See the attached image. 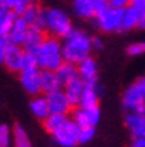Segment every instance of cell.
<instances>
[{
    "mask_svg": "<svg viewBox=\"0 0 145 147\" xmlns=\"http://www.w3.org/2000/svg\"><path fill=\"white\" fill-rule=\"evenodd\" d=\"M130 5H136V6H145V0H132Z\"/></svg>",
    "mask_w": 145,
    "mask_h": 147,
    "instance_id": "d6a6232c",
    "label": "cell"
},
{
    "mask_svg": "<svg viewBox=\"0 0 145 147\" xmlns=\"http://www.w3.org/2000/svg\"><path fill=\"white\" fill-rule=\"evenodd\" d=\"M47 102H49V109H50V113L53 115H67L70 111H73V104L68 100L67 94L64 92V88L55 91L52 94H47Z\"/></svg>",
    "mask_w": 145,
    "mask_h": 147,
    "instance_id": "8fae6325",
    "label": "cell"
},
{
    "mask_svg": "<svg viewBox=\"0 0 145 147\" xmlns=\"http://www.w3.org/2000/svg\"><path fill=\"white\" fill-rule=\"evenodd\" d=\"M139 82H141V85H142V88H144V92H145V76H142V77H139L138 79Z\"/></svg>",
    "mask_w": 145,
    "mask_h": 147,
    "instance_id": "836d02e7",
    "label": "cell"
},
{
    "mask_svg": "<svg viewBox=\"0 0 145 147\" xmlns=\"http://www.w3.org/2000/svg\"><path fill=\"white\" fill-rule=\"evenodd\" d=\"M46 36H47V33L45 31V28L39 27V25H31L28 36L22 43V48L25 49V52L36 55L37 51L40 49V46L43 45Z\"/></svg>",
    "mask_w": 145,
    "mask_h": 147,
    "instance_id": "4fadbf2b",
    "label": "cell"
},
{
    "mask_svg": "<svg viewBox=\"0 0 145 147\" xmlns=\"http://www.w3.org/2000/svg\"><path fill=\"white\" fill-rule=\"evenodd\" d=\"M22 18L27 21L30 25H39L45 28V18H46V7L39 6L36 2L31 3L27 9L22 12Z\"/></svg>",
    "mask_w": 145,
    "mask_h": 147,
    "instance_id": "ac0fdd59",
    "label": "cell"
},
{
    "mask_svg": "<svg viewBox=\"0 0 145 147\" xmlns=\"http://www.w3.org/2000/svg\"><path fill=\"white\" fill-rule=\"evenodd\" d=\"M104 89L99 83H84V89L82 92L79 106L82 107H93L99 106V97L102 95Z\"/></svg>",
    "mask_w": 145,
    "mask_h": 147,
    "instance_id": "5bb4252c",
    "label": "cell"
},
{
    "mask_svg": "<svg viewBox=\"0 0 145 147\" xmlns=\"http://www.w3.org/2000/svg\"><path fill=\"white\" fill-rule=\"evenodd\" d=\"M19 83L22 89L31 97L41 94V68H24L22 71H19Z\"/></svg>",
    "mask_w": 145,
    "mask_h": 147,
    "instance_id": "9c48e42d",
    "label": "cell"
},
{
    "mask_svg": "<svg viewBox=\"0 0 145 147\" xmlns=\"http://www.w3.org/2000/svg\"><path fill=\"white\" fill-rule=\"evenodd\" d=\"M129 147H145V135L144 137H132Z\"/></svg>",
    "mask_w": 145,
    "mask_h": 147,
    "instance_id": "4dcf8cb0",
    "label": "cell"
},
{
    "mask_svg": "<svg viewBox=\"0 0 145 147\" xmlns=\"http://www.w3.org/2000/svg\"><path fill=\"white\" fill-rule=\"evenodd\" d=\"M34 2L36 0H0L3 7H7V9L13 11L16 15H22V12Z\"/></svg>",
    "mask_w": 145,
    "mask_h": 147,
    "instance_id": "484cf974",
    "label": "cell"
},
{
    "mask_svg": "<svg viewBox=\"0 0 145 147\" xmlns=\"http://www.w3.org/2000/svg\"><path fill=\"white\" fill-rule=\"evenodd\" d=\"M126 52H127V55H130V57H141V55H144L145 54V42L139 40V42L130 43V45L126 48Z\"/></svg>",
    "mask_w": 145,
    "mask_h": 147,
    "instance_id": "83f0119b",
    "label": "cell"
},
{
    "mask_svg": "<svg viewBox=\"0 0 145 147\" xmlns=\"http://www.w3.org/2000/svg\"><path fill=\"white\" fill-rule=\"evenodd\" d=\"M92 37L84 30L74 28L67 37L62 39V52L64 59L74 64L82 63L83 59L90 57L93 45H92Z\"/></svg>",
    "mask_w": 145,
    "mask_h": 147,
    "instance_id": "6da1fadb",
    "label": "cell"
},
{
    "mask_svg": "<svg viewBox=\"0 0 145 147\" xmlns=\"http://www.w3.org/2000/svg\"><path fill=\"white\" fill-rule=\"evenodd\" d=\"M124 125L132 137L145 135V107L138 111H126Z\"/></svg>",
    "mask_w": 145,
    "mask_h": 147,
    "instance_id": "7c38bea8",
    "label": "cell"
},
{
    "mask_svg": "<svg viewBox=\"0 0 145 147\" xmlns=\"http://www.w3.org/2000/svg\"><path fill=\"white\" fill-rule=\"evenodd\" d=\"M71 119L76 120V123L80 128L96 126L101 119V109H99V106H93V107L77 106L71 111Z\"/></svg>",
    "mask_w": 145,
    "mask_h": 147,
    "instance_id": "30bf717a",
    "label": "cell"
},
{
    "mask_svg": "<svg viewBox=\"0 0 145 147\" xmlns=\"http://www.w3.org/2000/svg\"><path fill=\"white\" fill-rule=\"evenodd\" d=\"M123 18H124V9L123 7L108 6L105 11H102L95 18V25L104 33L124 31Z\"/></svg>",
    "mask_w": 145,
    "mask_h": 147,
    "instance_id": "277c9868",
    "label": "cell"
},
{
    "mask_svg": "<svg viewBox=\"0 0 145 147\" xmlns=\"http://www.w3.org/2000/svg\"><path fill=\"white\" fill-rule=\"evenodd\" d=\"M92 45H93V51H101L102 46H104V43H102V40L96 36L92 37Z\"/></svg>",
    "mask_w": 145,
    "mask_h": 147,
    "instance_id": "1f68e13d",
    "label": "cell"
},
{
    "mask_svg": "<svg viewBox=\"0 0 145 147\" xmlns=\"http://www.w3.org/2000/svg\"><path fill=\"white\" fill-rule=\"evenodd\" d=\"M68 119L67 115H53V113H50L45 120H43V128H45V131L47 134H55L59 128H61L64 123H65V120Z\"/></svg>",
    "mask_w": 145,
    "mask_h": 147,
    "instance_id": "cb8c5ba5",
    "label": "cell"
},
{
    "mask_svg": "<svg viewBox=\"0 0 145 147\" xmlns=\"http://www.w3.org/2000/svg\"><path fill=\"white\" fill-rule=\"evenodd\" d=\"M145 12V6H136V5H129L124 7V18H123V28L126 30H133L138 28L141 16Z\"/></svg>",
    "mask_w": 145,
    "mask_h": 147,
    "instance_id": "d6986e66",
    "label": "cell"
},
{
    "mask_svg": "<svg viewBox=\"0 0 145 147\" xmlns=\"http://www.w3.org/2000/svg\"><path fill=\"white\" fill-rule=\"evenodd\" d=\"M13 143V129H11L6 123L0 125V147H9Z\"/></svg>",
    "mask_w": 145,
    "mask_h": 147,
    "instance_id": "4316f807",
    "label": "cell"
},
{
    "mask_svg": "<svg viewBox=\"0 0 145 147\" xmlns=\"http://www.w3.org/2000/svg\"><path fill=\"white\" fill-rule=\"evenodd\" d=\"M64 85L59 76L53 70H41V94H52L55 91L62 89Z\"/></svg>",
    "mask_w": 145,
    "mask_h": 147,
    "instance_id": "ffe728a7",
    "label": "cell"
},
{
    "mask_svg": "<svg viewBox=\"0 0 145 147\" xmlns=\"http://www.w3.org/2000/svg\"><path fill=\"white\" fill-rule=\"evenodd\" d=\"M62 39H58L55 36H46L43 45L40 46L37 51L36 58L37 64L41 70H53L56 71V68L61 65L64 59V52H62Z\"/></svg>",
    "mask_w": 145,
    "mask_h": 147,
    "instance_id": "7a4b0ae2",
    "label": "cell"
},
{
    "mask_svg": "<svg viewBox=\"0 0 145 147\" xmlns=\"http://www.w3.org/2000/svg\"><path fill=\"white\" fill-rule=\"evenodd\" d=\"M77 67H79V77L84 83H98V64L95 58L88 57L82 63H79Z\"/></svg>",
    "mask_w": 145,
    "mask_h": 147,
    "instance_id": "9a60e30c",
    "label": "cell"
},
{
    "mask_svg": "<svg viewBox=\"0 0 145 147\" xmlns=\"http://www.w3.org/2000/svg\"><path fill=\"white\" fill-rule=\"evenodd\" d=\"M73 12L82 20H95L110 6L108 0H71Z\"/></svg>",
    "mask_w": 145,
    "mask_h": 147,
    "instance_id": "5b68a950",
    "label": "cell"
},
{
    "mask_svg": "<svg viewBox=\"0 0 145 147\" xmlns=\"http://www.w3.org/2000/svg\"><path fill=\"white\" fill-rule=\"evenodd\" d=\"M30 28H31V25L25 21L21 15H18V18H16L12 30L9 31V34H7L11 43H15V45H21L22 46L24 40L27 39L28 33H30Z\"/></svg>",
    "mask_w": 145,
    "mask_h": 147,
    "instance_id": "e0dca14e",
    "label": "cell"
},
{
    "mask_svg": "<svg viewBox=\"0 0 145 147\" xmlns=\"http://www.w3.org/2000/svg\"><path fill=\"white\" fill-rule=\"evenodd\" d=\"M83 89H84V82L80 79V77H77V79H74V80L64 85V92L67 94V97H68V100H70V102L73 104V107L79 106Z\"/></svg>",
    "mask_w": 145,
    "mask_h": 147,
    "instance_id": "44dd1931",
    "label": "cell"
},
{
    "mask_svg": "<svg viewBox=\"0 0 145 147\" xmlns=\"http://www.w3.org/2000/svg\"><path fill=\"white\" fill-rule=\"evenodd\" d=\"M16 18H18V15L13 11L2 6V12H0V36H7L9 34Z\"/></svg>",
    "mask_w": 145,
    "mask_h": 147,
    "instance_id": "603a6c76",
    "label": "cell"
},
{
    "mask_svg": "<svg viewBox=\"0 0 145 147\" xmlns=\"http://www.w3.org/2000/svg\"><path fill=\"white\" fill-rule=\"evenodd\" d=\"M74 30L71 18L64 9L59 7H47L45 18V31L49 36L64 39Z\"/></svg>",
    "mask_w": 145,
    "mask_h": 147,
    "instance_id": "3957f363",
    "label": "cell"
},
{
    "mask_svg": "<svg viewBox=\"0 0 145 147\" xmlns=\"http://www.w3.org/2000/svg\"><path fill=\"white\" fill-rule=\"evenodd\" d=\"M30 111L31 115L39 119V120H43L50 115V109H49V102H47V97L45 94H39V95H34V97L30 100Z\"/></svg>",
    "mask_w": 145,
    "mask_h": 147,
    "instance_id": "2e32d148",
    "label": "cell"
},
{
    "mask_svg": "<svg viewBox=\"0 0 145 147\" xmlns=\"http://www.w3.org/2000/svg\"><path fill=\"white\" fill-rule=\"evenodd\" d=\"M13 147H33L27 131L19 123L13 126Z\"/></svg>",
    "mask_w": 145,
    "mask_h": 147,
    "instance_id": "d4e9b609",
    "label": "cell"
},
{
    "mask_svg": "<svg viewBox=\"0 0 145 147\" xmlns=\"http://www.w3.org/2000/svg\"><path fill=\"white\" fill-rule=\"evenodd\" d=\"M122 106L126 111H138L145 107V92L139 80H135L123 91Z\"/></svg>",
    "mask_w": 145,
    "mask_h": 147,
    "instance_id": "8992f818",
    "label": "cell"
},
{
    "mask_svg": "<svg viewBox=\"0 0 145 147\" xmlns=\"http://www.w3.org/2000/svg\"><path fill=\"white\" fill-rule=\"evenodd\" d=\"M25 49L21 45H15L11 43L7 49L5 51V54L0 55L3 65L12 73H19L24 68V61H25Z\"/></svg>",
    "mask_w": 145,
    "mask_h": 147,
    "instance_id": "ba28073f",
    "label": "cell"
},
{
    "mask_svg": "<svg viewBox=\"0 0 145 147\" xmlns=\"http://www.w3.org/2000/svg\"><path fill=\"white\" fill-rule=\"evenodd\" d=\"M95 137V126L80 128V144H88Z\"/></svg>",
    "mask_w": 145,
    "mask_h": 147,
    "instance_id": "f1b7e54d",
    "label": "cell"
},
{
    "mask_svg": "<svg viewBox=\"0 0 145 147\" xmlns=\"http://www.w3.org/2000/svg\"><path fill=\"white\" fill-rule=\"evenodd\" d=\"M52 137L55 143L61 147H76L80 144V126L76 123V120L68 117L65 123L55 134H52Z\"/></svg>",
    "mask_w": 145,
    "mask_h": 147,
    "instance_id": "52a82bcc",
    "label": "cell"
},
{
    "mask_svg": "<svg viewBox=\"0 0 145 147\" xmlns=\"http://www.w3.org/2000/svg\"><path fill=\"white\" fill-rule=\"evenodd\" d=\"M110 2V6H114V7H127L130 3H132V0H108Z\"/></svg>",
    "mask_w": 145,
    "mask_h": 147,
    "instance_id": "f546056e",
    "label": "cell"
},
{
    "mask_svg": "<svg viewBox=\"0 0 145 147\" xmlns=\"http://www.w3.org/2000/svg\"><path fill=\"white\" fill-rule=\"evenodd\" d=\"M56 74L59 76L62 85H65V83H68V82H71V80H74V79L79 77V67H77V64H74V63L64 61L61 65L56 68Z\"/></svg>",
    "mask_w": 145,
    "mask_h": 147,
    "instance_id": "7402d4cb",
    "label": "cell"
}]
</instances>
